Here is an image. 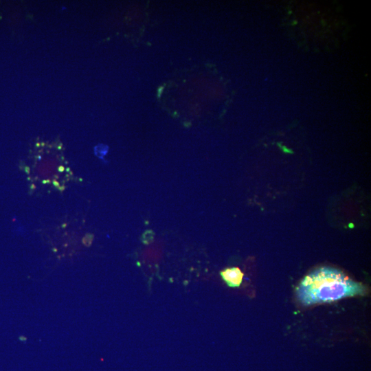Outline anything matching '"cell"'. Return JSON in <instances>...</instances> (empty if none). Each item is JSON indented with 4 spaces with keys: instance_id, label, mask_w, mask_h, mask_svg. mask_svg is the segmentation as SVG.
<instances>
[{
    "instance_id": "1",
    "label": "cell",
    "mask_w": 371,
    "mask_h": 371,
    "mask_svg": "<svg viewBox=\"0 0 371 371\" xmlns=\"http://www.w3.org/2000/svg\"><path fill=\"white\" fill-rule=\"evenodd\" d=\"M367 291L361 283L341 271L320 267L306 276L296 288L298 301L304 306L331 302L346 297L363 295Z\"/></svg>"
},
{
    "instance_id": "2",
    "label": "cell",
    "mask_w": 371,
    "mask_h": 371,
    "mask_svg": "<svg viewBox=\"0 0 371 371\" xmlns=\"http://www.w3.org/2000/svg\"><path fill=\"white\" fill-rule=\"evenodd\" d=\"M221 276L230 287H238L242 283L243 273L238 267L227 268L221 271Z\"/></svg>"
},
{
    "instance_id": "3",
    "label": "cell",
    "mask_w": 371,
    "mask_h": 371,
    "mask_svg": "<svg viewBox=\"0 0 371 371\" xmlns=\"http://www.w3.org/2000/svg\"><path fill=\"white\" fill-rule=\"evenodd\" d=\"M163 89H164V87H159V89H158V91H157L158 97H160L161 93Z\"/></svg>"
}]
</instances>
